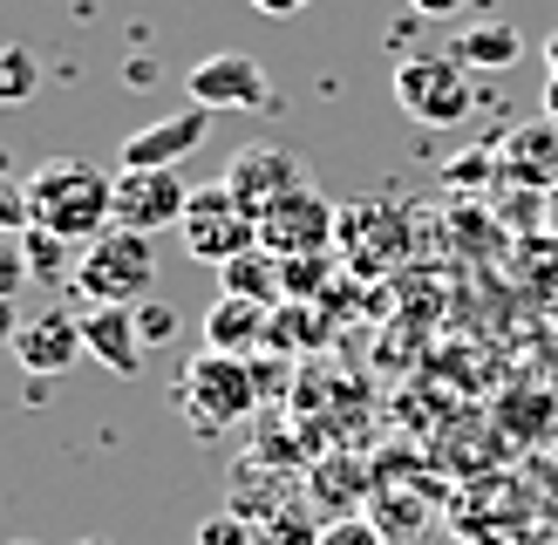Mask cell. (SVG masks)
<instances>
[{"instance_id": "obj_30", "label": "cell", "mask_w": 558, "mask_h": 545, "mask_svg": "<svg viewBox=\"0 0 558 545\" xmlns=\"http://www.w3.org/2000/svg\"><path fill=\"white\" fill-rule=\"evenodd\" d=\"M82 545H109V538H82Z\"/></svg>"}, {"instance_id": "obj_26", "label": "cell", "mask_w": 558, "mask_h": 545, "mask_svg": "<svg viewBox=\"0 0 558 545\" xmlns=\"http://www.w3.org/2000/svg\"><path fill=\"white\" fill-rule=\"evenodd\" d=\"M409 8L423 14V21H450V14H463V8H470V0H409Z\"/></svg>"}, {"instance_id": "obj_4", "label": "cell", "mask_w": 558, "mask_h": 545, "mask_svg": "<svg viewBox=\"0 0 558 545\" xmlns=\"http://www.w3.org/2000/svg\"><path fill=\"white\" fill-rule=\"evenodd\" d=\"M178 232H184V253H191V259H205V266H232L239 253H253V245H259V218L226 191V178H211V184L191 191V205H184V226H178Z\"/></svg>"}, {"instance_id": "obj_10", "label": "cell", "mask_w": 558, "mask_h": 545, "mask_svg": "<svg viewBox=\"0 0 558 545\" xmlns=\"http://www.w3.org/2000/svg\"><path fill=\"white\" fill-rule=\"evenodd\" d=\"M191 184L178 171H117V226L130 232H171L184 226Z\"/></svg>"}, {"instance_id": "obj_19", "label": "cell", "mask_w": 558, "mask_h": 545, "mask_svg": "<svg viewBox=\"0 0 558 545\" xmlns=\"http://www.w3.org/2000/svg\"><path fill=\"white\" fill-rule=\"evenodd\" d=\"M198 545H266V538H259V525H253V518H239V511H218V518H205V525H198Z\"/></svg>"}, {"instance_id": "obj_5", "label": "cell", "mask_w": 558, "mask_h": 545, "mask_svg": "<svg viewBox=\"0 0 558 545\" xmlns=\"http://www.w3.org/2000/svg\"><path fill=\"white\" fill-rule=\"evenodd\" d=\"M396 102L409 109L415 123H463L470 102H477V89H470V69L457 62V55H409V62H396Z\"/></svg>"}, {"instance_id": "obj_27", "label": "cell", "mask_w": 558, "mask_h": 545, "mask_svg": "<svg viewBox=\"0 0 558 545\" xmlns=\"http://www.w3.org/2000/svg\"><path fill=\"white\" fill-rule=\"evenodd\" d=\"M259 14H272V21H287V14H300V8H314V0H253Z\"/></svg>"}, {"instance_id": "obj_24", "label": "cell", "mask_w": 558, "mask_h": 545, "mask_svg": "<svg viewBox=\"0 0 558 545\" xmlns=\"http://www.w3.org/2000/svg\"><path fill=\"white\" fill-rule=\"evenodd\" d=\"M27 280V253H21V232H0V300H14Z\"/></svg>"}, {"instance_id": "obj_22", "label": "cell", "mask_w": 558, "mask_h": 545, "mask_svg": "<svg viewBox=\"0 0 558 545\" xmlns=\"http://www.w3.org/2000/svg\"><path fill=\"white\" fill-rule=\"evenodd\" d=\"M136 335H144V348L178 341V307H163V300H144V307H136Z\"/></svg>"}, {"instance_id": "obj_15", "label": "cell", "mask_w": 558, "mask_h": 545, "mask_svg": "<svg viewBox=\"0 0 558 545\" xmlns=\"http://www.w3.org/2000/svg\"><path fill=\"white\" fill-rule=\"evenodd\" d=\"M218 293H239V300H259V307H279V259L266 253V245H253V253H239L232 266H218Z\"/></svg>"}, {"instance_id": "obj_12", "label": "cell", "mask_w": 558, "mask_h": 545, "mask_svg": "<svg viewBox=\"0 0 558 545\" xmlns=\"http://www.w3.org/2000/svg\"><path fill=\"white\" fill-rule=\"evenodd\" d=\"M82 348L96 354L109 375H136L144 368V335H136V307H89L82 314Z\"/></svg>"}, {"instance_id": "obj_11", "label": "cell", "mask_w": 558, "mask_h": 545, "mask_svg": "<svg viewBox=\"0 0 558 545\" xmlns=\"http://www.w3.org/2000/svg\"><path fill=\"white\" fill-rule=\"evenodd\" d=\"M75 354H89V348H82V314L48 307V314H35V320H21L14 362H21L27 375H69Z\"/></svg>"}, {"instance_id": "obj_13", "label": "cell", "mask_w": 558, "mask_h": 545, "mask_svg": "<svg viewBox=\"0 0 558 545\" xmlns=\"http://www.w3.org/2000/svg\"><path fill=\"white\" fill-rule=\"evenodd\" d=\"M266 327H272V307H259V300H239V293H218L211 314H205V348L218 354H253L266 348Z\"/></svg>"}, {"instance_id": "obj_1", "label": "cell", "mask_w": 558, "mask_h": 545, "mask_svg": "<svg viewBox=\"0 0 558 545\" xmlns=\"http://www.w3.org/2000/svg\"><path fill=\"white\" fill-rule=\"evenodd\" d=\"M27 198H35V226L69 239V245H89L117 226V178L102 164H82V157H48L27 171Z\"/></svg>"}, {"instance_id": "obj_18", "label": "cell", "mask_w": 558, "mask_h": 545, "mask_svg": "<svg viewBox=\"0 0 558 545\" xmlns=\"http://www.w3.org/2000/svg\"><path fill=\"white\" fill-rule=\"evenodd\" d=\"M279 287L293 300H314L327 287V253H306V259H279Z\"/></svg>"}, {"instance_id": "obj_3", "label": "cell", "mask_w": 558, "mask_h": 545, "mask_svg": "<svg viewBox=\"0 0 558 545\" xmlns=\"http://www.w3.org/2000/svg\"><path fill=\"white\" fill-rule=\"evenodd\" d=\"M253 402H259V375H253L245 354L205 348L198 362L184 368V382H178V409L191 416V429H198V436H218L226 423L253 416Z\"/></svg>"}, {"instance_id": "obj_9", "label": "cell", "mask_w": 558, "mask_h": 545, "mask_svg": "<svg viewBox=\"0 0 558 545\" xmlns=\"http://www.w3.org/2000/svg\"><path fill=\"white\" fill-rule=\"evenodd\" d=\"M226 191L259 218L266 205L287 198V191H306V164H300V150H287V144H245V150H232Z\"/></svg>"}, {"instance_id": "obj_7", "label": "cell", "mask_w": 558, "mask_h": 545, "mask_svg": "<svg viewBox=\"0 0 558 545\" xmlns=\"http://www.w3.org/2000/svg\"><path fill=\"white\" fill-rule=\"evenodd\" d=\"M184 96L205 102V109H272V82L259 69V55L218 48V55H205V62L184 75Z\"/></svg>"}, {"instance_id": "obj_29", "label": "cell", "mask_w": 558, "mask_h": 545, "mask_svg": "<svg viewBox=\"0 0 558 545\" xmlns=\"http://www.w3.org/2000/svg\"><path fill=\"white\" fill-rule=\"evenodd\" d=\"M0 545H35V538H0Z\"/></svg>"}, {"instance_id": "obj_21", "label": "cell", "mask_w": 558, "mask_h": 545, "mask_svg": "<svg viewBox=\"0 0 558 545\" xmlns=\"http://www.w3.org/2000/svg\"><path fill=\"white\" fill-rule=\"evenodd\" d=\"M532 157V164H524V178H551V164H558V150H551V130H524V136H511V144H505V157Z\"/></svg>"}, {"instance_id": "obj_8", "label": "cell", "mask_w": 558, "mask_h": 545, "mask_svg": "<svg viewBox=\"0 0 558 545\" xmlns=\"http://www.w3.org/2000/svg\"><path fill=\"white\" fill-rule=\"evenodd\" d=\"M211 117H218V109H205V102L171 109V117H157V123H144V130H130V136H123V150H117V164H123V171H178V164L211 136Z\"/></svg>"}, {"instance_id": "obj_16", "label": "cell", "mask_w": 558, "mask_h": 545, "mask_svg": "<svg viewBox=\"0 0 558 545\" xmlns=\"http://www.w3.org/2000/svg\"><path fill=\"white\" fill-rule=\"evenodd\" d=\"M21 253H27V280H41V287H62V280H75V245L69 239H54V232H41V226H27L21 232Z\"/></svg>"}, {"instance_id": "obj_6", "label": "cell", "mask_w": 558, "mask_h": 545, "mask_svg": "<svg viewBox=\"0 0 558 545\" xmlns=\"http://www.w3.org/2000/svg\"><path fill=\"white\" fill-rule=\"evenodd\" d=\"M341 239V211H333L314 184L306 191H287L279 205L259 211V245L272 259H306V253H327Z\"/></svg>"}, {"instance_id": "obj_2", "label": "cell", "mask_w": 558, "mask_h": 545, "mask_svg": "<svg viewBox=\"0 0 558 545\" xmlns=\"http://www.w3.org/2000/svg\"><path fill=\"white\" fill-rule=\"evenodd\" d=\"M157 287V245L150 232H130V226H109L102 239H89L75 253V293L89 307H144Z\"/></svg>"}, {"instance_id": "obj_14", "label": "cell", "mask_w": 558, "mask_h": 545, "mask_svg": "<svg viewBox=\"0 0 558 545\" xmlns=\"http://www.w3.org/2000/svg\"><path fill=\"white\" fill-rule=\"evenodd\" d=\"M450 55H457L463 69H511L518 55H524V35H518L511 21H477V27H463V35H457Z\"/></svg>"}, {"instance_id": "obj_25", "label": "cell", "mask_w": 558, "mask_h": 545, "mask_svg": "<svg viewBox=\"0 0 558 545\" xmlns=\"http://www.w3.org/2000/svg\"><path fill=\"white\" fill-rule=\"evenodd\" d=\"M320 545H388L375 525H361V518H341V525H327L320 532Z\"/></svg>"}, {"instance_id": "obj_23", "label": "cell", "mask_w": 558, "mask_h": 545, "mask_svg": "<svg viewBox=\"0 0 558 545\" xmlns=\"http://www.w3.org/2000/svg\"><path fill=\"white\" fill-rule=\"evenodd\" d=\"M259 538L266 545H320V525H314V518H300V511H279V518H266Z\"/></svg>"}, {"instance_id": "obj_28", "label": "cell", "mask_w": 558, "mask_h": 545, "mask_svg": "<svg viewBox=\"0 0 558 545\" xmlns=\"http://www.w3.org/2000/svg\"><path fill=\"white\" fill-rule=\"evenodd\" d=\"M21 335V314H14V300H0V348H14Z\"/></svg>"}, {"instance_id": "obj_17", "label": "cell", "mask_w": 558, "mask_h": 545, "mask_svg": "<svg viewBox=\"0 0 558 545\" xmlns=\"http://www.w3.org/2000/svg\"><path fill=\"white\" fill-rule=\"evenodd\" d=\"M35 226V198H27V178L8 171V157H0V232H27Z\"/></svg>"}, {"instance_id": "obj_20", "label": "cell", "mask_w": 558, "mask_h": 545, "mask_svg": "<svg viewBox=\"0 0 558 545\" xmlns=\"http://www.w3.org/2000/svg\"><path fill=\"white\" fill-rule=\"evenodd\" d=\"M27 89H35V55H27V48H0V102H21Z\"/></svg>"}]
</instances>
